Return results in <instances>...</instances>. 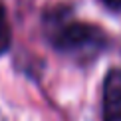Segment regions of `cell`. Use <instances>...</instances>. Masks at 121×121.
Listing matches in <instances>:
<instances>
[{
  "label": "cell",
  "mask_w": 121,
  "mask_h": 121,
  "mask_svg": "<svg viewBox=\"0 0 121 121\" xmlns=\"http://www.w3.org/2000/svg\"><path fill=\"white\" fill-rule=\"evenodd\" d=\"M103 121H121V68H113L105 73Z\"/></svg>",
  "instance_id": "7a4b0ae2"
},
{
  "label": "cell",
  "mask_w": 121,
  "mask_h": 121,
  "mask_svg": "<svg viewBox=\"0 0 121 121\" xmlns=\"http://www.w3.org/2000/svg\"><path fill=\"white\" fill-rule=\"evenodd\" d=\"M44 34L56 52L78 64H89L107 50L109 38L99 26L79 22L69 8H52L44 14Z\"/></svg>",
  "instance_id": "6da1fadb"
},
{
  "label": "cell",
  "mask_w": 121,
  "mask_h": 121,
  "mask_svg": "<svg viewBox=\"0 0 121 121\" xmlns=\"http://www.w3.org/2000/svg\"><path fill=\"white\" fill-rule=\"evenodd\" d=\"M101 2L107 8H111V10H119L121 8V0H101Z\"/></svg>",
  "instance_id": "277c9868"
},
{
  "label": "cell",
  "mask_w": 121,
  "mask_h": 121,
  "mask_svg": "<svg viewBox=\"0 0 121 121\" xmlns=\"http://www.w3.org/2000/svg\"><path fill=\"white\" fill-rule=\"evenodd\" d=\"M10 42H12V30H10V22L6 16V10L0 4V56L8 52Z\"/></svg>",
  "instance_id": "3957f363"
}]
</instances>
